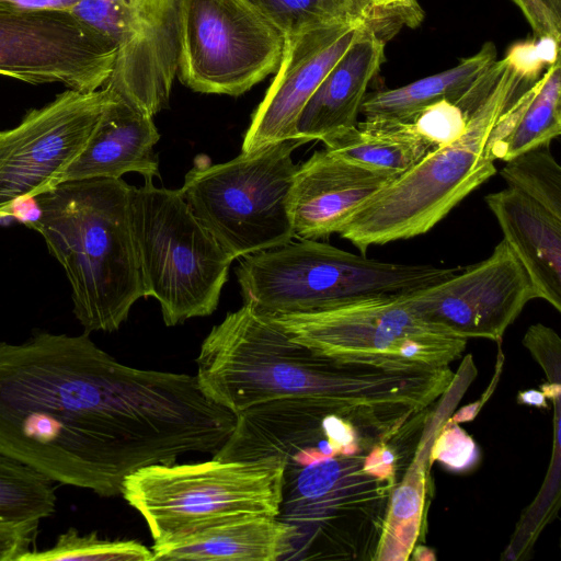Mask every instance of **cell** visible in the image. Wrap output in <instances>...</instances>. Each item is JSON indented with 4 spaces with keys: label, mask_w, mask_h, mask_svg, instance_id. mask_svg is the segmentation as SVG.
I'll list each match as a JSON object with an SVG mask.
<instances>
[{
    "label": "cell",
    "mask_w": 561,
    "mask_h": 561,
    "mask_svg": "<svg viewBox=\"0 0 561 561\" xmlns=\"http://www.w3.org/2000/svg\"><path fill=\"white\" fill-rule=\"evenodd\" d=\"M236 422L196 376L126 366L87 332L0 342V454L54 482L116 496L141 468L216 454Z\"/></svg>",
    "instance_id": "cell-1"
},
{
    "label": "cell",
    "mask_w": 561,
    "mask_h": 561,
    "mask_svg": "<svg viewBox=\"0 0 561 561\" xmlns=\"http://www.w3.org/2000/svg\"><path fill=\"white\" fill-rule=\"evenodd\" d=\"M196 365L204 392L234 414L276 399H308L352 423L367 443L403 433L455 379L449 367L321 354L248 304L211 329Z\"/></svg>",
    "instance_id": "cell-2"
},
{
    "label": "cell",
    "mask_w": 561,
    "mask_h": 561,
    "mask_svg": "<svg viewBox=\"0 0 561 561\" xmlns=\"http://www.w3.org/2000/svg\"><path fill=\"white\" fill-rule=\"evenodd\" d=\"M131 185L121 179L62 182L33 198L26 226L64 268L84 332H113L144 297L131 225Z\"/></svg>",
    "instance_id": "cell-3"
},
{
    "label": "cell",
    "mask_w": 561,
    "mask_h": 561,
    "mask_svg": "<svg viewBox=\"0 0 561 561\" xmlns=\"http://www.w3.org/2000/svg\"><path fill=\"white\" fill-rule=\"evenodd\" d=\"M505 67L462 134L430 151L354 211L339 234L359 253L426 233L495 174L492 133L512 103L537 80L507 54Z\"/></svg>",
    "instance_id": "cell-4"
},
{
    "label": "cell",
    "mask_w": 561,
    "mask_h": 561,
    "mask_svg": "<svg viewBox=\"0 0 561 561\" xmlns=\"http://www.w3.org/2000/svg\"><path fill=\"white\" fill-rule=\"evenodd\" d=\"M241 259L236 275L243 304L267 316L308 313L365 298L405 295L460 271L379 261L309 239Z\"/></svg>",
    "instance_id": "cell-5"
},
{
    "label": "cell",
    "mask_w": 561,
    "mask_h": 561,
    "mask_svg": "<svg viewBox=\"0 0 561 561\" xmlns=\"http://www.w3.org/2000/svg\"><path fill=\"white\" fill-rule=\"evenodd\" d=\"M130 211L144 297L158 300L165 325L211 314L233 259L180 190L146 180L133 187Z\"/></svg>",
    "instance_id": "cell-6"
},
{
    "label": "cell",
    "mask_w": 561,
    "mask_h": 561,
    "mask_svg": "<svg viewBox=\"0 0 561 561\" xmlns=\"http://www.w3.org/2000/svg\"><path fill=\"white\" fill-rule=\"evenodd\" d=\"M367 448L285 465L277 518L295 529L285 560L375 559L396 482L364 469Z\"/></svg>",
    "instance_id": "cell-7"
},
{
    "label": "cell",
    "mask_w": 561,
    "mask_h": 561,
    "mask_svg": "<svg viewBox=\"0 0 561 561\" xmlns=\"http://www.w3.org/2000/svg\"><path fill=\"white\" fill-rule=\"evenodd\" d=\"M284 469L277 458L157 463L127 476L121 494L163 542L230 518L277 517Z\"/></svg>",
    "instance_id": "cell-8"
},
{
    "label": "cell",
    "mask_w": 561,
    "mask_h": 561,
    "mask_svg": "<svg viewBox=\"0 0 561 561\" xmlns=\"http://www.w3.org/2000/svg\"><path fill=\"white\" fill-rule=\"evenodd\" d=\"M287 140L217 164L196 163L180 190L195 217L233 260L295 238L288 198L297 165Z\"/></svg>",
    "instance_id": "cell-9"
},
{
    "label": "cell",
    "mask_w": 561,
    "mask_h": 561,
    "mask_svg": "<svg viewBox=\"0 0 561 561\" xmlns=\"http://www.w3.org/2000/svg\"><path fill=\"white\" fill-rule=\"evenodd\" d=\"M268 317L294 341L335 357L442 368L461 356L468 341L423 319L402 295Z\"/></svg>",
    "instance_id": "cell-10"
},
{
    "label": "cell",
    "mask_w": 561,
    "mask_h": 561,
    "mask_svg": "<svg viewBox=\"0 0 561 561\" xmlns=\"http://www.w3.org/2000/svg\"><path fill=\"white\" fill-rule=\"evenodd\" d=\"M180 80L237 96L273 73L284 36L247 0H174Z\"/></svg>",
    "instance_id": "cell-11"
},
{
    "label": "cell",
    "mask_w": 561,
    "mask_h": 561,
    "mask_svg": "<svg viewBox=\"0 0 561 561\" xmlns=\"http://www.w3.org/2000/svg\"><path fill=\"white\" fill-rule=\"evenodd\" d=\"M117 98L106 87L92 92L67 89L30 110L16 126L0 129V219L62 183Z\"/></svg>",
    "instance_id": "cell-12"
},
{
    "label": "cell",
    "mask_w": 561,
    "mask_h": 561,
    "mask_svg": "<svg viewBox=\"0 0 561 561\" xmlns=\"http://www.w3.org/2000/svg\"><path fill=\"white\" fill-rule=\"evenodd\" d=\"M70 12L117 48L104 87L152 117L168 105L178 70L174 0H80Z\"/></svg>",
    "instance_id": "cell-13"
},
{
    "label": "cell",
    "mask_w": 561,
    "mask_h": 561,
    "mask_svg": "<svg viewBox=\"0 0 561 561\" xmlns=\"http://www.w3.org/2000/svg\"><path fill=\"white\" fill-rule=\"evenodd\" d=\"M116 51L70 11H0V75L92 92L111 77Z\"/></svg>",
    "instance_id": "cell-14"
},
{
    "label": "cell",
    "mask_w": 561,
    "mask_h": 561,
    "mask_svg": "<svg viewBox=\"0 0 561 561\" xmlns=\"http://www.w3.org/2000/svg\"><path fill=\"white\" fill-rule=\"evenodd\" d=\"M538 293L502 239L485 260L431 286L402 295L426 321L465 339L499 341Z\"/></svg>",
    "instance_id": "cell-15"
},
{
    "label": "cell",
    "mask_w": 561,
    "mask_h": 561,
    "mask_svg": "<svg viewBox=\"0 0 561 561\" xmlns=\"http://www.w3.org/2000/svg\"><path fill=\"white\" fill-rule=\"evenodd\" d=\"M374 22L379 21L336 24L284 37L276 76L253 113L241 152L295 140L296 122L308 100L360 32Z\"/></svg>",
    "instance_id": "cell-16"
},
{
    "label": "cell",
    "mask_w": 561,
    "mask_h": 561,
    "mask_svg": "<svg viewBox=\"0 0 561 561\" xmlns=\"http://www.w3.org/2000/svg\"><path fill=\"white\" fill-rule=\"evenodd\" d=\"M398 175L317 150L297 165L288 198L295 238L319 240L339 233L356 209Z\"/></svg>",
    "instance_id": "cell-17"
},
{
    "label": "cell",
    "mask_w": 561,
    "mask_h": 561,
    "mask_svg": "<svg viewBox=\"0 0 561 561\" xmlns=\"http://www.w3.org/2000/svg\"><path fill=\"white\" fill-rule=\"evenodd\" d=\"M334 415L318 402L300 398L252 405L237 414L231 434L213 458L225 461L277 458L286 463L309 449H319L327 457L340 455L330 435Z\"/></svg>",
    "instance_id": "cell-18"
},
{
    "label": "cell",
    "mask_w": 561,
    "mask_h": 561,
    "mask_svg": "<svg viewBox=\"0 0 561 561\" xmlns=\"http://www.w3.org/2000/svg\"><path fill=\"white\" fill-rule=\"evenodd\" d=\"M399 20L368 24L330 69L300 112L295 140L305 144L343 131L357 123L367 88L385 61L388 30Z\"/></svg>",
    "instance_id": "cell-19"
},
{
    "label": "cell",
    "mask_w": 561,
    "mask_h": 561,
    "mask_svg": "<svg viewBox=\"0 0 561 561\" xmlns=\"http://www.w3.org/2000/svg\"><path fill=\"white\" fill-rule=\"evenodd\" d=\"M484 201L538 298L561 311V217L512 186L488 194Z\"/></svg>",
    "instance_id": "cell-20"
},
{
    "label": "cell",
    "mask_w": 561,
    "mask_h": 561,
    "mask_svg": "<svg viewBox=\"0 0 561 561\" xmlns=\"http://www.w3.org/2000/svg\"><path fill=\"white\" fill-rule=\"evenodd\" d=\"M160 134L153 117L117 98L104 112L91 139L67 169L62 182L121 179L135 172L146 180L159 178L153 151Z\"/></svg>",
    "instance_id": "cell-21"
},
{
    "label": "cell",
    "mask_w": 561,
    "mask_h": 561,
    "mask_svg": "<svg viewBox=\"0 0 561 561\" xmlns=\"http://www.w3.org/2000/svg\"><path fill=\"white\" fill-rule=\"evenodd\" d=\"M293 526L277 517L253 515L214 523L163 542L154 560L278 561L291 550Z\"/></svg>",
    "instance_id": "cell-22"
},
{
    "label": "cell",
    "mask_w": 561,
    "mask_h": 561,
    "mask_svg": "<svg viewBox=\"0 0 561 561\" xmlns=\"http://www.w3.org/2000/svg\"><path fill=\"white\" fill-rule=\"evenodd\" d=\"M561 134L560 57L506 110L490 140L494 160L549 146Z\"/></svg>",
    "instance_id": "cell-23"
},
{
    "label": "cell",
    "mask_w": 561,
    "mask_h": 561,
    "mask_svg": "<svg viewBox=\"0 0 561 561\" xmlns=\"http://www.w3.org/2000/svg\"><path fill=\"white\" fill-rule=\"evenodd\" d=\"M328 151L400 175L435 148L411 123L364 119L322 140Z\"/></svg>",
    "instance_id": "cell-24"
},
{
    "label": "cell",
    "mask_w": 561,
    "mask_h": 561,
    "mask_svg": "<svg viewBox=\"0 0 561 561\" xmlns=\"http://www.w3.org/2000/svg\"><path fill=\"white\" fill-rule=\"evenodd\" d=\"M495 60L496 48L493 43H486L478 53L450 69L400 88L366 93L360 113L365 119L409 122L435 102L458 99Z\"/></svg>",
    "instance_id": "cell-25"
},
{
    "label": "cell",
    "mask_w": 561,
    "mask_h": 561,
    "mask_svg": "<svg viewBox=\"0 0 561 561\" xmlns=\"http://www.w3.org/2000/svg\"><path fill=\"white\" fill-rule=\"evenodd\" d=\"M284 37L316 28L358 21L396 19L404 23L414 15L387 11L367 0H247Z\"/></svg>",
    "instance_id": "cell-26"
},
{
    "label": "cell",
    "mask_w": 561,
    "mask_h": 561,
    "mask_svg": "<svg viewBox=\"0 0 561 561\" xmlns=\"http://www.w3.org/2000/svg\"><path fill=\"white\" fill-rule=\"evenodd\" d=\"M54 481L32 467L0 454V522L31 523L56 510Z\"/></svg>",
    "instance_id": "cell-27"
},
{
    "label": "cell",
    "mask_w": 561,
    "mask_h": 561,
    "mask_svg": "<svg viewBox=\"0 0 561 561\" xmlns=\"http://www.w3.org/2000/svg\"><path fill=\"white\" fill-rule=\"evenodd\" d=\"M423 499V469L410 470L392 489L374 560L409 559L420 531Z\"/></svg>",
    "instance_id": "cell-28"
},
{
    "label": "cell",
    "mask_w": 561,
    "mask_h": 561,
    "mask_svg": "<svg viewBox=\"0 0 561 561\" xmlns=\"http://www.w3.org/2000/svg\"><path fill=\"white\" fill-rule=\"evenodd\" d=\"M500 174L507 186L517 188L561 217V168L549 146L506 161Z\"/></svg>",
    "instance_id": "cell-29"
},
{
    "label": "cell",
    "mask_w": 561,
    "mask_h": 561,
    "mask_svg": "<svg viewBox=\"0 0 561 561\" xmlns=\"http://www.w3.org/2000/svg\"><path fill=\"white\" fill-rule=\"evenodd\" d=\"M152 561L153 552L136 540H104L95 533L81 535L69 528L55 545L43 551H28L20 561Z\"/></svg>",
    "instance_id": "cell-30"
},
{
    "label": "cell",
    "mask_w": 561,
    "mask_h": 561,
    "mask_svg": "<svg viewBox=\"0 0 561 561\" xmlns=\"http://www.w3.org/2000/svg\"><path fill=\"white\" fill-rule=\"evenodd\" d=\"M432 457L454 470H463L474 461L476 445L461 428L454 426L435 442Z\"/></svg>",
    "instance_id": "cell-31"
},
{
    "label": "cell",
    "mask_w": 561,
    "mask_h": 561,
    "mask_svg": "<svg viewBox=\"0 0 561 561\" xmlns=\"http://www.w3.org/2000/svg\"><path fill=\"white\" fill-rule=\"evenodd\" d=\"M531 25L536 37L560 42L561 0H513Z\"/></svg>",
    "instance_id": "cell-32"
},
{
    "label": "cell",
    "mask_w": 561,
    "mask_h": 561,
    "mask_svg": "<svg viewBox=\"0 0 561 561\" xmlns=\"http://www.w3.org/2000/svg\"><path fill=\"white\" fill-rule=\"evenodd\" d=\"M39 522H0V561H20L36 537Z\"/></svg>",
    "instance_id": "cell-33"
},
{
    "label": "cell",
    "mask_w": 561,
    "mask_h": 561,
    "mask_svg": "<svg viewBox=\"0 0 561 561\" xmlns=\"http://www.w3.org/2000/svg\"><path fill=\"white\" fill-rule=\"evenodd\" d=\"M80 0H0V11L33 12L47 10L71 11Z\"/></svg>",
    "instance_id": "cell-34"
},
{
    "label": "cell",
    "mask_w": 561,
    "mask_h": 561,
    "mask_svg": "<svg viewBox=\"0 0 561 561\" xmlns=\"http://www.w3.org/2000/svg\"><path fill=\"white\" fill-rule=\"evenodd\" d=\"M374 7L387 10V11H397L403 12L411 15L416 16L419 14V10L416 8L415 0H367Z\"/></svg>",
    "instance_id": "cell-35"
},
{
    "label": "cell",
    "mask_w": 561,
    "mask_h": 561,
    "mask_svg": "<svg viewBox=\"0 0 561 561\" xmlns=\"http://www.w3.org/2000/svg\"><path fill=\"white\" fill-rule=\"evenodd\" d=\"M519 401L527 403V404L536 405V407H545L546 405L545 404V396H542V393H540L538 391H534V390L520 393Z\"/></svg>",
    "instance_id": "cell-36"
}]
</instances>
